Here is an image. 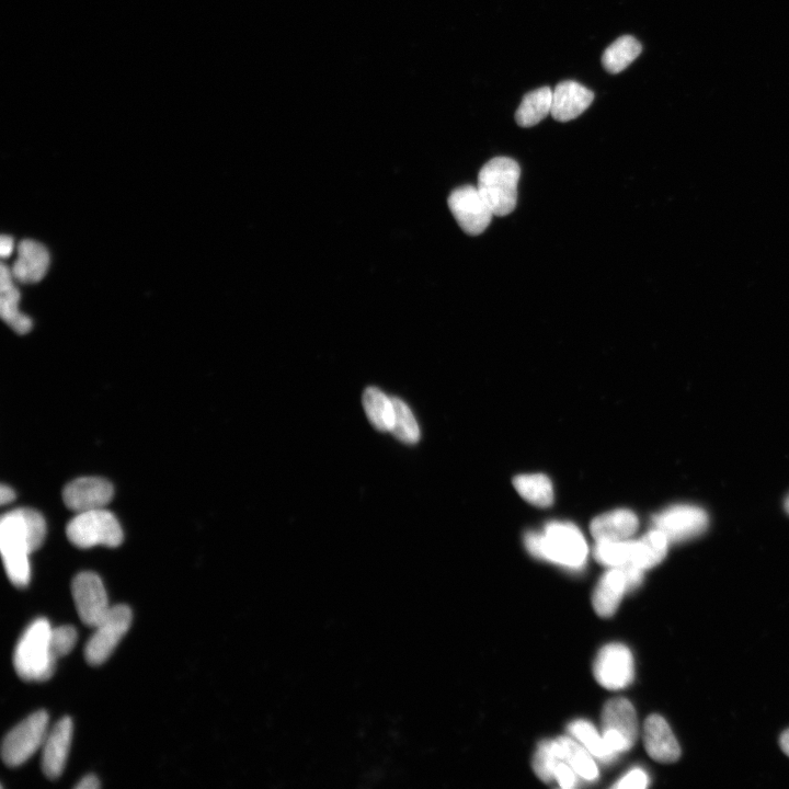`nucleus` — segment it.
Instances as JSON below:
<instances>
[{
  "label": "nucleus",
  "instance_id": "14",
  "mask_svg": "<svg viewBox=\"0 0 789 789\" xmlns=\"http://www.w3.org/2000/svg\"><path fill=\"white\" fill-rule=\"evenodd\" d=\"M113 487L106 479L83 477L68 484L63 499L68 509L82 513L91 510L105 509L113 498Z\"/></svg>",
  "mask_w": 789,
  "mask_h": 789
},
{
  "label": "nucleus",
  "instance_id": "9",
  "mask_svg": "<svg viewBox=\"0 0 789 789\" xmlns=\"http://www.w3.org/2000/svg\"><path fill=\"white\" fill-rule=\"evenodd\" d=\"M645 571L633 565L611 568L593 592L592 604L597 614L608 619L619 609L626 592L642 585Z\"/></svg>",
  "mask_w": 789,
  "mask_h": 789
},
{
  "label": "nucleus",
  "instance_id": "18",
  "mask_svg": "<svg viewBox=\"0 0 789 789\" xmlns=\"http://www.w3.org/2000/svg\"><path fill=\"white\" fill-rule=\"evenodd\" d=\"M593 100L594 94L590 89L567 80L553 91L552 116L559 122L575 120L591 106Z\"/></svg>",
  "mask_w": 789,
  "mask_h": 789
},
{
  "label": "nucleus",
  "instance_id": "25",
  "mask_svg": "<svg viewBox=\"0 0 789 789\" xmlns=\"http://www.w3.org/2000/svg\"><path fill=\"white\" fill-rule=\"evenodd\" d=\"M363 407L375 429L391 431L394 420L393 399L376 387H369L363 394Z\"/></svg>",
  "mask_w": 789,
  "mask_h": 789
},
{
  "label": "nucleus",
  "instance_id": "29",
  "mask_svg": "<svg viewBox=\"0 0 789 789\" xmlns=\"http://www.w3.org/2000/svg\"><path fill=\"white\" fill-rule=\"evenodd\" d=\"M394 404V420L390 432L406 444H415L420 439V429L410 408L402 399L392 398Z\"/></svg>",
  "mask_w": 789,
  "mask_h": 789
},
{
  "label": "nucleus",
  "instance_id": "22",
  "mask_svg": "<svg viewBox=\"0 0 789 789\" xmlns=\"http://www.w3.org/2000/svg\"><path fill=\"white\" fill-rule=\"evenodd\" d=\"M669 544L668 537L661 531L650 530L635 541L632 565L644 571L656 567L667 556Z\"/></svg>",
  "mask_w": 789,
  "mask_h": 789
},
{
  "label": "nucleus",
  "instance_id": "24",
  "mask_svg": "<svg viewBox=\"0 0 789 789\" xmlns=\"http://www.w3.org/2000/svg\"><path fill=\"white\" fill-rule=\"evenodd\" d=\"M518 494L531 505L548 508L554 502V488L551 479L544 474L519 475L513 480Z\"/></svg>",
  "mask_w": 789,
  "mask_h": 789
},
{
  "label": "nucleus",
  "instance_id": "20",
  "mask_svg": "<svg viewBox=\"0 0 789 789\" xmlns=\"http://www.w3.org/2000/svg\"><path fill=\"white\" fill-rule=\"evenodd\" d=\"M11 270L2 263L0 268V316L19 335H26L33 323L29 316L19 310L20 292L15 285Z\"/></svg>",
  "mask_w": 789,
  "mask_h": 789
},
{
  "label": "nucleus",
  "instance_id": "33",
  "mask_svg": "<svg viewBox=\"0 0 789 789\" xmlns=\"http://www.w3.org/2000/svg\"><path fill=\"white\" fill-rule=\"evenodd\" d=\"M577 774L565 761H560L555 766L554 781L565 789L574 788L577 785Z\"/></svg>",
  "mask_w": 789,
  "mask_h": 789
},
{
  "label": "nucleus",
  "instance_id": "19",
  "mask_svg": "<svg viewBox=\"0 0 789 789\" xmlns=\"http://www.w3.org/2000/svg\"><path fill=\"white\" fill-rule=\"evenodd\" d=\"M638 528L636 514L627 509L603 513L590 526L593 539L597 542L630 540Z\"/></svg>",
  "mask_w": 789,
  "mask_h": 789
},
{
  "label": "nucleus",
  "instance_id": "28",
  "mask_svg": "<svg viewBox=\"0 0 789 789\" xmlns=\"http://www.w3.org/2000/svg\"><path fill=\"white\" fill-rule=\"evenodd\" d=\"M635 541H609L597 542L594 547V558L597 562L611 568L632 565L634 557Z\"/></svg>",
  "mask_w": 789,
  "mask_h": 789
},
{
  "label": "nucleus",
  "instance_id": "23",
  "mask_svg": "<svg viewBox=\"0 0 789 789\" xmlns=\"http://www.w3.org/2000/svg\"><path fill=\"white\" fill-rule=\"evenodd\" d=\"M553 90L542 87L525 95L516 113V121L522 128H532L552 114Z\"/></svg>",
  "mask_w": 789,
  "mask_h": 789
},
{
  "label": "nucleus",
  "instance_id": "36",
  "mask_svg": "<svg viewBox=\"0 0 789 789\" xmlns=\"http://www.w3.org/2000/svg\"><path fill=\"white\" fill-rule=\"evenodd\" d=\"M15 498V491L6 485H2V488H0V503L5 506L14 501Z\"/></svg>",
  "mask_w": 789,
  "mask_h": 789
},
{
  "label": "nucleus",
  "instance_id": "37",
  "mask_svg": "<svg viewBox=\"0 0 789 789\" xmlns=\"http://www.w3.org/2000/svg\"><path fill=\"white\" fill-rule=\"evenodd\" d=\"M781 747H782V750L789 757V729L786 730L785 733L781 737Z\"/></svg>",
  "mask_w": 789,
  "mask_h": 789
},
{
  "label": "nucleus",
  "instance_id": "1",
  "mask_svg": "<svg viewBox=\"0 0 789 789\" xmlns=\"http://www.w3.org/2000/svg\"><path fill=\"white\" fill-rule=\"evenodd\" d=\"M524 544L526 550L535 558L567 569L580 570L587 563V541L573 523L552 521L546 524L542 533H526Z\"/></svg>",
  "mask_w": 789,
  "mask_h": 789
},
{
  "label": "nucleus",
  "instance_id": "21",
  "mask_svg": "<svg viewBox=\"0 0 789 789\" xmlns=\"http://www.w3.org/2000/svg\"><path fill=\"white\" fill-rule=\"evenodd\" d=\"M559 759L568 763L582 780H598L599 769L588 750L577 740L569 737L555 739Z\"/></svg>",
  "mask_w": 789,
  "mask_h": 789
},
{
  "label": "nucleus",
  "instance_id": "38",
  "mask_svg": "<svg viewBox=\"0 0 789 789\" xmlns=\"http://www.w3.org/2000/svg\"><path fill=\"white\" fill-rule=\"evenodd\" d=\"M785 509H786L787 513L789 514V497L785 501Z\"/></svg>",
  "mask_w": 789,
  "mask_h": 789
},
{
  "label": "nucleus",
  "instance_id": "26",
  "mask_svg": "<svg viewBox=\"0 0 789 789\" xmlns=\"http://www.w3.org/2000/svg\"><path fill=\"white\" fill-rule=\"evenodd\" d=\"M642 50V44L634 37H621L604 51L602 64L609 73L619 74L637 59Z\"/></svg>",
  "mask_w": 789,
  "mask_h": 789
},
{
  "label": "nucleus",
  "instance_id": "11",
  "mask_svg": "<svg viewBox=\"0 0 789 789\" xmlns=\"http://www.w3.org/2000/svg\"><path fill=\"white\" fill-rule=\"evenodd\" d=\"M448 202L456 222L471 236L483 234L495 215L477 187L465 186L454 190Z\"/></svg>",
  "mask_w": 789,
  "mask_h": 789
},
{
  "label": "nucleus",
  "instance_id": "13",
  "mask_svg": "<svg viewBox=\"0 0 789 789\" xmlns=\"http://www.w3.org/2000/svg\"><path fill=\"white\" fill-rule=\"evenodd\" d=\"M72 593L80 620L96 627L109 613L108 594L100 577L94 573H80L72 583Z\"/></svg>",
  "mask_w": 789,
  "mask_h": 789
},
{
  "label": "nucleus",
  "instance_id": "2",
  "mask_svg": "<svg viewBox=\"0 0 789 789\" xmlns=\"http://www.w3.org/2000/svg\"><path fill=\"white\" fill-rule=\"evenodd\" d=\"M51 632L49 621L39 619L19 639L14 667L22 680L44 682L52 678L57 660L51 651Z\"/></svg>",
  "mask_w": 789,
  "mask_h": 789
},
{
  "label": "nucleus",
  "instance_id": "34",
  "mask_svg": "<svg viewBox=\"0 0 789 789\" xmlns=\"http://www.w3.org/2000/svg\"><path fill=\"white\" fill-rule=\"evenodd\" d=\"M15 243L13 237L3 235L2 239H0V256L3 259H6L13 255Z\"/></svg>",
  "mask_w": 789,
  "mask_h": 789
},
{
  "label": "nucleus",
  "instance_id": "15",
  "mask_svg": "<svg viewBox=\"0 0 789 789\" xmlns=\"http://www.w3.org/2000/svg\"><path fill=\"white\" fill-rule=\"evenodd\" d=\"M74 725L70 717L57 722L49 731L43 743L42 771L50 780L59 779L63 774L70 754Z\"/></svg>",
  "mask_w": 789,
  "mask_h": 789
},
{
  "label": "nucleus",
  "instance_id": "32",
  "mask_svg": "<svg viewBox=\"0 0 789 789\" xmlns=\"http://www.w3.org/2000/svg\"><path fill=\"white\" fill-rule=\"evenodd\" d=\"M649 785V776L642 769L628 772L614 787L619 789H644Z\"/></svg>",
  "mask_w": 789,
  "mask_h": 789
},
{
  "label": "nucleus",
  "instance_id": "30",
  "mask_svg": "<svg viewBox=\"0 0 789 789\" xmlns=\"http://www.w3.org/2000/svg\"><path fill=\"white\" fill-rule=\"evenodd\" d=\"M560 761L555 740H545L537 747L533 760L534 772L541 781L550 783L554 781L555 766Z\"/></svg>",
  "mask_w": 789,
  "mask_h": 789
},
{
  "label": "nucleus",
  "instance_id": "7",
  "mask_svg": "<svg viewBox=\"0 0 789 789\" xmlns=\"http://www.w3.org/2000/svg\"><path fill=\"white\" fill-rule=\"evenodd\" d=\"M132 611L127 605L111 606L109 613L95 628L85 648L89 665L98 667L105 663L127 635L132 624Z\"/></svg>",
  "mask_w": 789,
  "mask_h": 789
},
{
  "label": "nucleus",
  "instance_id": "16",
  "mask_svg": "<svg viewBox=\"0 0 789 789\" xmlns=\"http://www.w3.org/2000/svg\"><path fill=\"white\" fill-rule=\"evenodd\" d=\"M643 737L646 751L655 761L673 763L681 757L679 742L665 718L649 716L644 725Z\"/></svg>",
  "mask_w": 789,
  "mask_h": 789
},
{
  "label": "nucleus",
  "instance_id": "35",
  "mask_svg": "<svg viewBox=\"0 0 789 789\" xmlns=\"http://www.w3.org/2000/svg\"><path fill=\"white\" fill-rule=\"evenodd\" d=\"M99 787L100 782L94 775L84 777V779L75 786L76 789H97Z\"/></svg>",
  "mask_w": 789,
  "mask_h": 789
},
{
  "label": "nucleus",
  "instance_id": "6",
  "mask_svg": "<svg viewBox=\"0 0 789 789\" xmlns=\"http://www.w3.org/2000/svg\"><path fill=\"white\" fill-rule=\"evenodd\" d=\"M49 719L47 712L39 711L10 731L2 747V757L7 766L17 768L43 747L49 733Z\"/></svg>",
  "mask_w": 789,
  "mask_h": 789
},
{
  "label": "nucleus",
  "instance_id": "12",
  "mask_svg": "<svg viewBox=\"0 0 789 789\" xmlns=\"http://www.w3.org/2000/svg\"><path fill=\"white\" fill-rule=\"evenodd\" d=\"M594 678L604 689L619 691L627 688L634 679V658L631 650L622 644L603 647L593 666Z\"/></svg>",
  "mask_w": 789,
  "mask_h": 789
},
{
  "label": "nucleus",
  "instance_id": "10",
  "mask_svg": "<svg viewBox=\"0 0 789 789\" xmlns=\"http://www.w3.org/2000/svg\"><path fill=\"white\" fill-rule=\"evenodd\" d=\"M654 528L671 543H682L702 535L710 525L706 511L693 505H676L661 511L653 520Z\"/></svg>",
  "mask_w": 789,
  "mask_h": 789
},
{
  "label": "nucleus",
  "instance_id": "3",
  "mask_svg": "<svg viewBox=\"0 0 789 789\" xmlns=\"http://www.w3.org/2000/svg\"><path fill=\"white\" fill-rule=\"evenodd\" d=\"M0 551L9 580L18 588L27 587L32 551L24 508L8 512L0 520Z\"/></svg>",
  "mask_w": 789,
  "mask_h": 789
},
{
  "label": "nucleus",
  "instance_id": "31",
  "mask_svg": "<svg viewBox=\"0 0 789 789\" xmlns=\"http://www.w3.org/2000/svg\"><path fill=\"white\" fill-rule=\"evenodd\" d=\"M77 631L73 626L52 628L51 651L56 660L71 653L77 643Z\"/></svg>",
  "mask_w": 789,
  "mask_h": 789
},
{
  "label": "nucleus",
  "instance_id": "8",
  "mask_svg": "<svg viewBox=\"0 0 789 789\" xmlns=\"http://www.w3.org/2000/svg\"><path fill=\"white\" fill-rule=\"evenodd\" d=\"M601 719L602 736L616 756L634 747L638 738V720L630 701L617 697L606 703Z\"/></svg>",
  "mask_w": 789,
  "mask_h": 789
},
{
  "label": "nucleus",
  "instance_id": "27",
  "mask_svg": "<svg viewBox=\"0 0 789 789\" xmlns=\"http://www.w3.org/2000/svg\"><path fill=\"white\" fill-rule=\"evenodd\" d=\"M569 734L585 747L593 758L603 763L612 762L617 756L614 754L602 735L591 723L586 720H576L568 727Z\"/></svg>",
  "mask_w": 789,
  "mask_h": 789
},
{
  "label": "nucleus",
  "instance_id": "17",
  "mask_svg": "<svg viewBox=\"0 0 789 789\" xmlns=\"http://www.w3.org/2000/svg\"><path fill=\"white\" fill-rule=\"evenodd\" d=\"M50 262L51 258L47 247L36 240L25 239L18 246V258L11 273L19 283H38L47 276Z\"/></svg>",
  "mask_w": 789,
  "mask_h": 789
},
{
  "label": "nucleus",
  "instance_id": "4",
  "mask_svg": "<svg viewBox=\"0 0 789 789\" xmlns=\"http://www.w3.org/2000/svg\"><path fill=\"white\" fill-rule=\"evenodd\" d=\"M521 168L508 157L491 159L479 171L477 188L496 216H507L517 207Z\"/></svg>",
  "mask_w": 789,
  "mask_h": 789
},
{
  "label": "nucleus",
  "instance_id": "5",
  "mask_svg": "<svg viewBox=\"0 0 789 789\" xmlns=\"http://www.w3.org/2000/svg\"><path fill=\"white\" fill-rule=\"evenodd\" d=\"M66 535L71 543L85 550L98 545L118 547L123 541L119 521L106 509L77 513L68 523Z\"/></svg>",
  "mask_w": 789,
  "mask_h": 789
}]
</instances>
